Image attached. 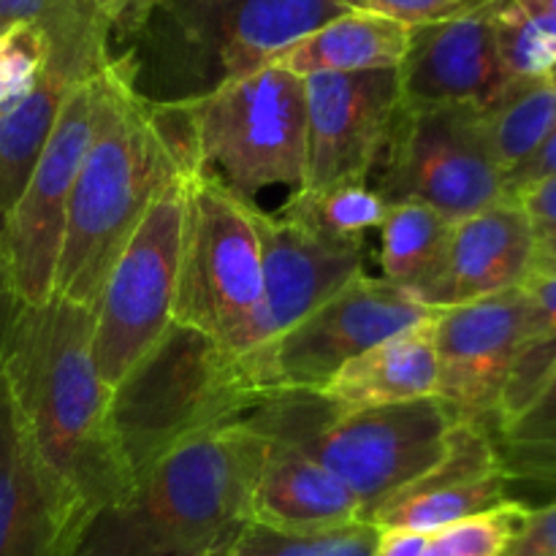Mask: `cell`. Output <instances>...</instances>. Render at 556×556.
Wrapping results in <instances>:
<instances>
[{
  "label": "cell",
  "instance_id": "4fadbf2b",
  "mask_svg": "<svg viewBox=\"0 0 556 556\" xmlns=\"http://www.w3.org/2000/svg\"><path fill=\"white\" fill-rule=\"evenodd\" d=\"M253 223L261 242V302L237 358L269 345L364 275L367 253L364 242L329 237L291 206L269 215L253 204Z\"/></svg>",
  "mask_w": 556,
  "mask_h": 556
},
{
  "label": "cell",
  "instance_id": "f546056e",
  "mask_svg": "<svg viewBox=\"0 0 556 556\" xmlns=\"http://www.w3.org/2000/svg\"><path fill=\"white\" fill-rule=\"evenodd\" d=\"M494 41L508 79L556 76V30L527 16L514 0L492 3Z\"/></svg>",
  "mask_w": 556,
  "mask_h": 556
},
{
  "label": "cell",
  "instance_id": "484cf974",
  "mask_svg": "<svg viewBox=\"0 0 556 556\" xmlns=\"http://www.w3.org/2000/svg\"><path fill=\"white\" fill-rule=\"evenodd\" d=\"M483 128L505 177L556 128V76L508 81L497 101L481 109Z\"/></svg>",
  "mask_w": 556,
  "mask_h": 556
},
{
  "label": "cell",
  "instance_id": "603a6c76",
  "mask_svg": "<svg viewBox=\"0 0 556 556\" xmlns=\"http://www.w3.org/2000/svg\"><path fill=\"white\" fill-rule=\"evenodd\" d=\"M90 76L92 71L81 68L74 60L54 58L49 52L47 71L36 90L14 112L0 117V217L9 215L25 190L68 92Z\"/></svg>",
  "mask_w": 556,
  "mask_h": 556
},
{
  "label": "cell",
  "instance_id": "e0dca14e",
  "mask_svg": "<svg viewBox=\"0 0 556 556\" xmlns=\"http://www.w3.org/2000/svg\"><path fill=\"white\" fill-rule=\"evenodd\" d=\"M510 478L500 459L489 424L465 416L454 429L448 454L416 483L372 514L378 530H410L421 535L508 503Z\"/></svg>",
  "mask_w": 556,
  "mask_h": 556
},
{
  "label": "cell",
  "instance_id": "7c38bea8",
  "mask_svg": "<svg viewBox=\"0 0 556 556\" xmlns=\"http://www.w3.org/2000/svg\"><path fill=\"white\" fill-rule=\"evenodd\" d=\"M92 101L96 74L68 92L25 190L0 226V258L22 307L47 304L54 293L71 188L92 130Z\"/></svg>",
  "mask_w": 556,
  "mask_h": 556
},
{
  "label": "cell",
  "instance_id": "f35d334b",
  "mask_svg": "<svg viewBox=\"0 0 556 556\" xmlns=\"http://www.w3.org/2000/svg\"><path fill=\"white\" fill-rule=\"evenodd\" d=\"M527 16L556 30V0H514Z\"/></svg>",
  "mask_w": 556,
  "mask_h": 556
},
{
  "label": "cell",
  "instance_id": "83f0119b",
  "mask_svg": "<svg viewBox=\"0 0 556 556\" xmlns=\"http://www.w3.org/2000/svg\"><path fill=\"white\" fill-rule=\"evenodd\" d=\"M378 538L367 519L318 532H277L248 521L210 556H375Z\"/></svg>",
  "mask_w": 556,
  "mask_h": 556
},
{
  "label": "cell",
  "instance_id": "d590c367",
  "mask_svg": "<svg viewBox=\"0 0 556 556\" xmlns=\"http://www.w3.org/2000/svg\"><path fill=\"white\" fill-rule=\"evenodd\" d=\"M556 174V128L546 136L541 147L527 157L521 166H516L514 172L505 177V195L508 199H516L521 190H527L530 185L541 182V179L554 177Z\"/></svg>",
  "mask_w": 556,
  "mask_h": 556
},
{
  "label": "cell",
  "instance_id": "f1b7e54d",
  "mask_svg": "<svg viewBox=\"0 0 556 556\" xmlns=\"http://www.w3.org/2000/svg\"><path fill=\"white\" fill-rule=\"evenodd\" d=\"M288 206L318 231L345 242H364L369 231H380L389 215V204L369 182L337 185L313 195H291Z\"/></svg>",
  "mask_w": 556,
  "mask_h": 556
},
{
  "label": "cell",
  "instance_id": "cb8c5ba5",
  "mask_svg": "<svg viewBox=\"0 0 556 556\" xmlns=\"http://www.w3.org/2000/svg\"><path fill=\"white\" fill-rule=\"evenodd\" d=\"M454 223L418 201L389 204L380 226V269L383 280L407 288L421 299L443 275Z\"/></svg>",
  "mask_w": 556,
  "mask_h": 556
},
{
  "label": "cell",
  "instance_id": "277c9868",
  "mask_svg": "<svg viewBox=\"0 0 556 556\" xmlns=\"http://www.w3.org/2000/svg\"><path fill=\"white\" fill-rule=\"evenodd\" d=\"M264 454L244 421L177 445L87 521L74 556H210L248 525Z\"/></svg>",
  "mask_w": 556,
  "mask_h": 556
},
{
  "label": "cell",
  "instance_id": "7402d4cb",
  "mask_svg": "<svg viewBox=\"0 0 556 556\" xmlns=\"http://www.w3.org/2000/svg\"><path fill=\"white\" fill-rule=\"evenodd\" d=\"M410 27L386 16L345 11L304 36L271 65H282L296 76L356 74V71L400 68L407 52Z\"/></svg>",
  "mask_w": 556,
  "mask_h": 556
},
{
  "label": "cell",
  "instance_id": "4dcf8cb0",
  "mask_svg": "<svg viewBox=\"0 0 556 556\" xmlns=\"http://www.w3.org/2000/svg\"><path fill=\"white\" fill-rule=\"evenodd\" d=\"M530 505L519 500L462 519L427 535L421 556H505L525 527Z\"/></svg>",
  "mask_w": 556,
  "mask_h": 556
},
{
  "label": "cell",
  "instance_id": "ab89813d",
  "mask_svg": "<svg viewBox=\"0 0 556 556\" xmlns=\"http://www.w3.org/2000/svg\"><path fill=\"white\" fill-rule=\"evenodd\" d=\"M130 3H134V0H98V5L103 9V14L109 16V25H112V22L117 20V16L123 14Z\"/></svg>",
  "mask_w": 556,
  "mask_h": 556
},
{
  "label": "cell",
  "instance_id": "e575fe53",
  "mask_svg": "<svg viewBox=\"0 0 556 556\" xmlns=\"http://www.w3.org/2000/svg\"><path fill=\"white\" fill-rule=\"evenodd\" d=\"M505 556H556V497L541 508H530Z\"/></svg>",
  "mask_w": 556,
  "mask_h": 556
},
{
  "label": "cell",
  "instance_id": "74e56055",
  "mask_svg": "<svg viewBox=\"0 0 556 556\" xmlns=\"http://www.w3.org/2000/svg\"><path fill=\"white\" fill-rule=\"evenodd\" d=\"M20 309H22V302L16 299L9 275H5L3 258H0V348H3L5 334H9L11 324H14V318Z\"/></svg>",
  "mask_w": 556,
  "mask_h": 556
},
{
  "label": "cell",
  "instance_id": "9c48e42d",
  "mask_svg": "<svg viewBox=\"0 0 556 556\" xmlns=\"http://www.w3.org/2000/svg\"><path fill=\"white\" fill-rule=\"evenodd\" d=\"M188 174L152 201L98 296L92 362L109 391L117 389L174 326Z\"/></svg>",
  "mask_w": 556,
  "mask_h": 556
},
{
  "label": "cell",
  "instance_id": "30bf717a",
  "mask_svg": "<svg viewBox=\"0 0 556 556\" xmlns=\"http://www.w3.org/2000/svg\"><path fill=\"white\" fill-rule=\"evenodd\" d=\"M432 313L407 288L358 275L293 329L239 362L261 396L320 394L348 362Z\"/></svg>",
  "mask_w": 556,
  "mask_h": 556
},
{
  "label": "cell",
  "instance_id": "2e32d148",
  "mask_svg": "<svg viewBox=\"0 0 556 556\" xmlns=\"http://www.w3.org/2000/svg\"><path fill=\"white\" fill-rule=\"evenodd\" d=\"M492 3L456 20L410 27L396 68L402 106L486 109L497 101L510 79L494 41Z\"/></svg>",
  "mask_w": 556,
  "mask_h": 556
},
{
  "label": "cell",
  "instance_id": "60d3db41",
  "mask_svg": "<svg viewBox=\"0 0 556 556\" xmlns=\"http://www.w3.org/2000/svg\"><path fill=\"white\" fill-rule=\"evenodd\" d=\"M0 226H3V217H0Z\"/></svg>",
  "mask_w": 556,
  "mask_h": 556
},
{
  "label": "cell",
  "instance_id": "7a4b0ae2",
  "mask_svg": "<svg viewBox=\"0 0 556 556\" xmlns=\"http://www.w3.org/2000/svg\"><path fill=\"white\" fill-rule=\"evenodd\" d=\"M195 168L182 112L141 101L106 60L96 74L92 130L71 188L52 296L96 309L152 201Z\"/></svg>",
  "mask_w": 556,
  "mask_h": 556
},
{
  "label": "cell",
  "instance_id": "5b68a950",
  "mask_svg": "<svg viewBox=\"0 0 556 556\" xmlns=\"http://www.w3.org/2000/svg\"><path fill=\"white\" fill-rule=\"evenodd\" d=\"M465 413L440 396L383 407H340L324 394H271L244 418L269 440L307 451L362 503L364 519L448 454Z\"/></svg>",
  "mask_w": 556,
  "mask_h": 556
},
{
  "label": "cell",
  "instance_id": "836d02e7",
  "mask_svg": "<svg viewBox=\"0 0 556 556\" xmlns=\"http://www.w3.org/2000/svg\"><path fill=\"white\" fill-rule=\"evenodd\" d=\"M516 201L530 220L538 248L556 250V174L521 190Z\"/></svg>",
  "mask_w": 556,
  "mask_h": 556
},
{
  "label": "cell",
  "instance_id": "4316f807",
  "mask_svg": "<svg viewBox=\"0 0 556 556\" xmlns=\"http://www.w3.org/2000/svg\"><path fill=\"white\" fill-rule=\"evenodd\" d=\"M510 483L556 489V369L525 410L494 432Z\"/></svg>",
  "mask_w": 556,
  "mask_h": 556
},
{
  "label": "cell",
  "instance_id": "5bb4252c",
  "mask_svg": "<svg viewBox=\"0 0 556 556\" xmlns=\"http://www.w3.org/2000/svg\"><path fill=\"white\" fill-rule=\"evenodd\" d=\"M304 98L307 174L302 193L369 182L402 106L396 68L304 76Z\"/></svg>",
  "mask_w": 556,
  "mask_h": 556
},
{
  "label": "cell",
  "instance_id": "ba28073f",
  "mask_svg": "<svg viewBox=\"0 0 556 556\" xmlns=\"http://www.w3.org/2000/svg\"><path fill=\"white\" fill-rule=\"evenodd\" d=\"M258 302L261 242L253 201L195 168L188 177L174 324L239 356Z\"/></svg>",
  "mask_w": 556,
  "mask_h": 556
},
{
  "label": "cell",
  "instance_id": "9a60e30c",
  "mask_svg": "<svg viewBox=\"0 0 556 556\" xmlns=\"http://www.w3.org/2000/svg\"><path fill=\"white\" fill-rule=\"evenodd\" d=\"M527 329V296L521 288L434 309L438 391L465 416L497 424L510 372Z\"/></svg>",
  "mask_w": 556,
  "mask_h": 556
},
{
  "label": "cell",
  "instance_id": "1f68e13d",
  "mask_svg": "<svg viewBox=\"0 0 556 556\" xmlns=\"http://www.w3.org/2000/svg\"><path fill=\"white\" fill-rule=\"evenodd\" d=\"M47 63L49 36L38 22H20L0 33V117L36 90Z\"/></svg>",
  "mask_w": 556,
  "mask_h": 556
},
{
  "label": "cell",
  "instance_id": "ffe728a7",
  "mask_svg": "<svg viewBox=\"0 0 556 556\" xmlns=\"http://www.w3.org/2000/svg\"><path fill=\"white\" fill-rule=\"evenodd\" d=\"M364 519L351 489L307 451L266 438L264 465L250 494V525L277 532H318Z\"/></svg>",
  "mask_w": 556,
  "mask_h": 556
},
{
  "label": "cell",
  "instance_id": "3957f363",
  "mask_svg": "<svg viewBox=\"0 0 556 556\" xmlns=\"http://www.w3.org/2000/svg\"><path fill=\"white\" fill-rule=\"evenodd\" d=\"M342 0H134L109 30V63L152 106L244 79L345 14Z\"/></svg>",
  "mask_w": 556,
  "mask_h": 556
},
{
  "label": "cell",
  "instance_id": "8d00e7d4",
  "mask_svg": "<svg viewBox=\"0 0 556 556\" xmlns=\"http://www.w3.org/2000/svg\"><path fill=\"white\" fill-rule=\"evenodd\" d=\"M427 535L410 530H380L375 556H421Z\"/></svg>",
  "mask_w": 556,
  "mask_h": 556
},
{
  "label": "cell",
  "instance_id": "d6986e66",
  "mask_svg": "<svg viewBox=\"0 0 556 556\" xmlns=\"http://www.w3.org/2000/svg\"><path fill=\"white\" fill-rule=\"evenodd\" d=\"M538 258V239L516 199L454 223L443 275L421 293L432 309L478 302L525 286Z\"/></svg>",
  "mask_w": 556,
  "mask_h": 556
},
{
  "label": "cell",
  "instance_id": "8992f818",
  "mask_svg": "<svg viewBox=\"0 0 556 556\" xmlns=\"http://www.w3.org/2000/svg\"><path fill=\"white\" fill-rule=\"evenodd\" d=\"M261 400L233 353L174 324L112 391V432L136 481L177 445L244 421Z\"/></svg>",
  "mask_w": 556,
  "mask_h": 556
},
{
  "label": "cell",
  "instance_id": "6da1fadb",
  "mask_svg": "<svg viewBox=\"0 0 556 556\" xmlns=\"http://www.w3.org/2000/svg\"><path fill=\"white\" fill-rule=\"evenodd\" d=\"M92 309L52 296L22 307L0 348L27 443L85 525L134 486L112 432V391L92 362Z\"/></svg>",
  "mask_w": 556,
  "mask_h": 556
},
{
  "label": "cell",
  "instance_id": "d6a6232c",
  "mask_svg": "<svg viewBox=\"0 0 556 556\" xmlns=\"http://www.w3.org/2000/svg\"><path fill=\"white\" fill-rule=\"evenodd\" d=\"M342 3L348 11H364V14L394 20L405 27H418L472 14L492 0H342Z\"/></svg>",
  "mask_w": 556,
  "mask_h": 556
},
{
  "label": "cell",
  "instance_id": "ac0fdd59",
  "mask_svg": "<svg viewBox=\"0 0 556 556\" xmlns=\"http://www.w3.org/2000/svg\"><path fill=\"white\" fill-rule=\"evenodd\" d=\"M81 530L38 465L0 372V556H74Z\"/></svg>",
  "mask_w": 556,
  "mask_h": 556
},
{
  "label": "cell",
  "instance_id": "8fae6325",
  "mask_svg": "<svg viewBox=\"0 0 556 556\" xmlns=\"http://www.w3.org/2000/svg\"><path fill=\"white\" fill-rule=\"evenodd\" d=\"M380 166L386 204L418 201L451 223L508 199L481 109L400 106Z\"/></svg>",
  "mask_w": 556,
  "mask_h": 556
},
{
  "label": "cell",
  "instance_id": "d4e9b609",
  "mask_svg": "<svg viewBox=\"0 0 556 556\" xmlns=\"http://www.w3.org/2000/svg\"><path fill=\"white\" fill-rule=\"evenodd\" d=\"M527 296V329L519 358L505 389L494 429L519 416L556 369V250L538 248V258L521 286Z\"/></svg>",
  "mask_w": 556,
  "mask_h": 556
},
{
  "label": "cell",
  "instance_id": "52a82bcc",
  "mask_svg": "<svg viewBox=\"0 0 556 556\" xmlns=\"http://www.w3.org/2000/svg\"><path fill=\"white\" fill-rule=\"evenodd\" d=\"M177 106L188 117L195 166L215 174L233 193L253 201L275 185L302 193L307 174L302 76L266 65Z\"/></svg>",
  "mask_w": 556,
  "mask_h": 556
},
{
  "label": "cell",
  "instance_id": "44dd1931",
  "mask_svg": "<svg viewBox=\"0 0 556 556\" xmlns=\"http://www.w3.org/2000/svg\"><path fill=\"white\" fill-rule=\"evenodd\" d=\"M434 313L348 362L320 391L340 407H383L434 396Z\"/></svg>",
  "mask_w": 556,
  "mask_h": 556
}]
</instances>
